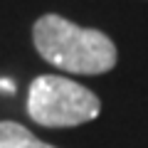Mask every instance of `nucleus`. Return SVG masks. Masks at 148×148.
Wrapping results in <instances>:
<instances>
[{"instance_id": "nucleus-3", "label": "nucleus", "mask_w": 148, "mask_h": 148, "mask_svg": "<svg viewBox=\"0 0 148 148\" xmlns=\"http://www.w3.org/2000/svg\"><path fill=\"white\" fill-rule=\"evenodd\" d=\"M0 148H54V146L40 141L22 123L0 121Z\"/></svg>"}, {"instance_id": "nucleus-2", "label": "nucleus", "mask_w": 148, "mask_h": 148, "mask_svg": "<svg viewBox=\"0 0 148 148\" xmlns=\"http://www.w3.org/2000/svg\"><path fill=\"white\" fill-rule=\"evenodd\" d=\"M101 101L84 84L59 74H40L27 89V116L45 128H72L94 121Z\"/></svg>"}, {"instance_id": "nucleus-1", "label": "nucleus", "mask_w": 148, "mask_h": 148, "mask_svg": "<svg viewBox=\"0 0 148 148\" xmlns=\"http://www.w3.org/2000/svg\"><path fill=\"white\" fill-rule=\"evenodd\" d=\"M37 54L69 74H104L116 67V45L106 32L79 27L62 15L47 12L32 25Z\"/></svg>"}]
</instances>
